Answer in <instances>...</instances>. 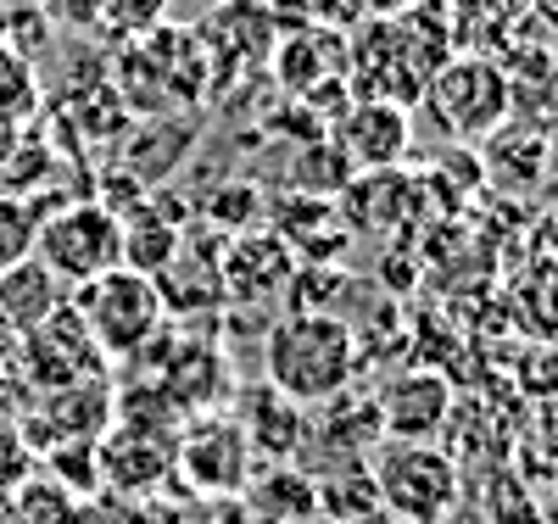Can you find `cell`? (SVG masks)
<instances>
[{
	"mask_svg": "<svg viewBox=\"0 0 558 524\" xmlns=\"http://www.w3.org/2000/svg\"><path fill=\"white\" fill-rule=\"evenodd\" d=\"M17 146H23V134H17L12 123H0V168H7V157H12Z\"/></svg>",
	"mask_w": 558,
	"mask_h": 524,
	"instance_id": "484cf974",
	"label": "cell"
},
{
	"mask_svg": "<svg viewBox=\"0 0 558 524\" xmlns=\"http://www.w3.org/2000/svg\"><path fill=\"white\" fill-rule=\"evenodd\" d=\"M39 107H45V89L34 78V62L17 51V45L0 39V123L23 129L28 118H39Z\"/></svg>",
	"mask_w": 558,
	"mask_h": 524,
	"instance_id": "d6986e66",
	"label": "cell"
},
{
	"mask_svg": "<svg viewBox=\"0 0 558 524\" xmlns=\"http://www.w3.org/2000/svg\"><path fill=\"white\" fill-rule=\"evenodd\" d=\"M202 139V118L184 123V112H157V118H140L123 129L118 139V173H129L140 190H151L162 179H173V168L191 157V146Z\"/></svg>",
	"mask_w": 558,
	"mask_h": 524,
	"instance_id": "7c38bea8",
	"label": "cell"
},
{
	"mask_svg": "<svg viewBox=\"0 0 558 524\" xmlns=\"http://www.w3.org/2000/svg\"><path fill=\"white\" fill-rule=\"evenodd\" d=\"M218 279H223V302H274L291 291L296 257L274 229H246L218 246Z\"/></svg>",
	"mask_w": 558,
	"mask_h": 524,
	"instance_id": "8fae6325",
	"label": "cell"
},
{
	"mask_svg": "<svg viewBox=\"0 0 558 524\" xmlns=\"http://www.w3.org/2000/svg\"><path fill=\"white\" fill-rule=\"evenodd\" d=\"M408 7H418V0H363V12H380V17H391V12H408Z\"/></svg>",
	"mask_w": 558,
	"mask_h": 524,
	"instance_id": "4316f807",
	"label": "cell"
},
{
	"mask_svg": "<svg viewBox=\"0 0 558 524\" xmlns=\"http://www.w3.org/2000/svg\"><path fill=\"white\" fill-rule=\"evenodd\" d=\"M508 95H514V89H508V73L497 62H486V57H447L430 73V84H425L418 101L430 107V118L447 134H458V139H492L502 129V118H508Z\"/></svg>",
	"mask_w": 558,
	"mask_h": 524,
	"instance_id": "5b68a950",
	"label": "cell"
},
{
	"mask_svg": "<svg viewBox=\"0 0 558 524\" xmlns=\"http://www.w3.org/2000/svg\"><path fill=\"white\" fill-rule=\"evenodd\" d=\"M252 441L235 413H202L173 436V468H184L202 497H235L252 486Z\"/></svg>",
	"mask_w": 558,
	"mask_h": 524,
	"instance_id": "8992f818",
	"label": "cell"
},
{
	"mask_svg": "<svg viewBox=\"0 0 558 524\" xmlns=\"http://www.w3.org/2000/svg\"><path fill=\"white\" fill-rule=\"evenodd\" d=\"M0 7H7V12H12V7H28V0H0Z\"/></svg>",
	"mask_w": 558,
	"mask_h": 524,
	"instance_id": "f1b7e54d",
	"label": "cell"
},
{
	"mask_svg": "<svg viewBox=\"0 0 558 524\" xmlns=\"http://www.w3.org/2000/svg\"><path fill=\"white\" fill-rule=\"evenodd\" d=\"M313 508L336 524H363L380 513V497H375V480H368L363 463H336L330 474L313 480Z\"/></svg>",
	"mask_w": 558,
	"mask_h": 524,
	"instance_id": "e0dca14e",
	"label": "cell"
},
{
	"mask_svg": "<svg viewBox=\"0 0 558 524\" xmlns=\"http://www.w3.org/2000/svg\"><path fill=\"white\" fill-rule=\"evenodd\" d=\"M375 413L386 441H436L441 430H452V413H458L452 374L430 363L397 368L375 397Z\"/></svg>",
	"mask_w": 558,
	"mask_h": 524,
	"instance_id": "ba28073f",
	"label": "cell"
},
{
	"mask_svg": "<svg viewBox=\"0 0 558 524\" xmlns=\"http://www.w3.org/2000/svg\"><path fill=\"white\" fill-rule=\"evenodd\" d=\"M241 430L252 441V458H274V463H291L307 447V418L291 397H279L274 386H252L241 391Z\"/></svg>",
	"mask_w": 558,
	"mask_h": 524,
	"instance_id": "9a60e30c",
	"label": "cell"
},
{
	"mask_svg": "<svg viewBox=\"0 0 558 524\" xmlns=\"http://www.w3.org/2000/svg\"><path fill=\"white\" fill-rule=\"evenodd\" d=\"M536 12H542V17H547V23L558 28V0H536Z\"/></svg>",
	"mask_w": 558,
	"mask_h": 524,
	"instance_id": "83f0119b",
	"label": "cell"
},
{
	"mask_svg": "<svg viewBox=\"0 0 558 524\" xmlns=\"http://www.w3.org/2000/svg\"><path fill=\"white\" fill-rule=\"evenodd\" d=\"M12 524H84V508L57 480L28 474V480L12 491Z\"/></svg>",
	"mask_w": 558,
	"mask_h": 524,
	"instance_id": "ffe728a7",
	"label": "cell"
},
{
	"mask_svg": "<svg viewBox=\"0 0 558 524\" xmlns=\"http://www.w3.org/2000/svg\"><path fill=\"white\" fill-rule=\"evenodd\" d=\"M352 68V45L341 28H296L286 45H274V62L268 73L286 84L291 95H318V89H330L341 73Z\"/></svg>",
	"mask_w": 558,
	"mask_h": 524,
	"instance_id": "5bb4252c",
	"label": "cell"
},
{
	"mask_svg": "<svg viewBox=\"0 0 558 524\" xmlns=\"http://www.w3.org/2000/svg\"><path fill=\"white\" fill-rule=\"evenodd\" d=\"M28 407H34V391H28V374H23V336L0 329V424L23 418Z\"/></svg>",
	"mask_w": 558,
	"mask_h": 524,
	"instance_id": "cb8c5ba5",
	"label": "cell"
},
{
	"mask_svg": "<svg viewBox=\"0 0 558 524\" xmlns=\"http://www.w3.org/2000/svg\"><path fill=\"white\" fill-rule=\"evenodd\" d=\"M68 307L78 313V324L89 329V341L101 346L107 363L151 352L157 336H162V324H168V307L157 296V279L134 273V268H112L101 279L78 284V291H68Z\"/></svg>",
	"mask_w": 558,
	"mask_h": 524,
	"instance_id": "3957f363",
	"label": "cell"
},
{
	"mask_svg": "<svg viewBox=\"0 0 558 524\" xmlns=\"http://www.w3.org/2000/svg\"><path fill=\"white\" fill-rule=\"evenodd\" d=\"M62 302H68V291L39 257H23L12 268H0V329H12V336L39 329Z\"/></svg>",
	"mask_w": 558,
	"mask_h": 524,
	"instance_id": "2e32d148",
	"label": "cell"
},
{
	"mask_svg": "<svg viewBox=\"0 0 558 524\" xmlns=\"http://www.w3.org/2000/svg\"><path fill=\"white\" fill-rule=\"evenodd\" d=\"M330 146L347 157L352 173H386L413 146V118L397 101H368V95H352V107L336 118V139H330Z\"/></svg>",
	"mask_w": 558,
	"mask_h": 524,
	"instance_id": "9c48e42d",
	"label": "cell"
},
{
	"mask_svg": "<svg viewBox=\"0 0 558 524\" xmlns=\"http://www.w3.org/2000/svg\"><path fill=\"white\" fill-rule=\"evenodd\" d=\"M101 458V480L123 497H151L168 468H173V436L168 430H140V424H123V430H107L96 441Z\"/></svg>",
	"mask_w": 558,
	"mask_h": 524,
	"instance_id": "4fadbf2b",
	"label": "cell"
},
{
	"mask_svg": "<svg viewBox=\"0 0 558 524\" xmlns=\"http://www.w3.org/2000/svg\"><path fill=\"white\" fill-rule=\"evenodd\" d=\"M363 346L347 318L324 313H286L263 341V386L291 397L296 407H318L357 386Z\"/></svg>",
	"mask_w": 558,
	"mask_h": 524,
	"instance_id": "6da1fadb",
	"label": "cell"
},
{
	"mask_svg": "<svg viewBox=\"0 0 558 524\" xmlns=\"http://www.w3.org/2000/svg\"><path fill=\"white\" fill-rule=\"evenodd\" d=\"M34 257L57 273L62 291H78V284L123 268V218L107 212L101 202L51 207L34 234Z\"/></svg>",
	"mask_w": 558,
	"mask_h": 524,
	"instance_id": "277c9868",
	"label": "cell"
},
{
	"mask_svg": "<svg viewBox=\"0 0 558 524\" xmlns=\"http://www.w3.org/2000/svg\"><path fill=\"white\" fill-rule=\"evenodd\" d=\"M257 508H274L268 519H279V524L307 519V513H318V508H313V480H307L302 468L279 463V468H274V480H263V486H257Z\"/></svg>",
	"mask_w": 558,
	"mask_h": 524,
	"instance_id": "44dd1931",
	"label": "cell"
},
{
	"mask_svg": "<svg viewBox=\"0 0 558 524\" xmlns=\"http://www.w3.org/2000/svg\"><path fill=\"white\" fill-rule=\"evenodd\" d=\"M202 39V57L213 68V84L223 73H252V68H268L274 62V7L263 0H223V7L196 28Z\"/></svg>",
	"mask_w": 558,
	"mask_h": 524,
	"instance_id": "30bf717a",
	"label": "cell"
},
{
	"mask_svg": "<svg viewBox=\"0 0 558 524\" xmlns=\"http://www.w3.org/2000/svg\"><path fill=\"white\" fill-rule=\"evenodd\" d=\"M34 12L57 28H96L101 23V0H34Z\"/></svg>",
	"mask_w": 558,
	"mask_h": 524,
	"instance_id": "d4e9b609",
	"label": "cell"
},
{
	"mask_svg": "<svg viewBox=\"0 0 558 524\" xmlns=\"http://www.w3.org/2000/svg\"><path fill=\"white\" fill-rule=\"evenodd\" d=\"M179 246H184V229H179V223H168V218H157V207L140 202V212H134V218H123V268L157 279V273L173 263V252H179Z\"/></svg>",
	"mask_w": 558,
	"mask_h": 524,
	"instance_id": "ac0fdd59",
	"label": "cell"
},
{
	"mask_svg": "<svg viewBox=\"0 0 558 524\" xmlns=\"http://www.w3.org/2000/svg\"><path fill=\"white\" fill-rule=\"evenodd\" d=\"M107 357L101 346L89 341V329L78 324V313L62 302L39 329L23 336V374H28V391L45 397V391H73V386H96L107 379Z\"/></svg>",
	"mask_w": 558,
	"mask_h": 524,
	"instance_id": "52a82bcc",
	"label": "cell"
},
{
	"mask_svg": "<svg viewBox=\"0 0 558 524\" xmlns=\"http://www.w3.org/2000/svg\"><path fill=\"white\" fill-rule=\"evenodd\" d=\"M168 7L173 0H101V23L96 28H107L112 39H140V34H151V28H162L168 23Z\"/></svg>",
	"mask_w": 558,
	"mask_h": 524,
	"instance_id": "603a6c76",
	"label": "cell"
},
{
	"mask_svg": "<svg viewBox=\"0 0 558 524\" xmlns=\"http://www.w3.org/2000/svg\"><path fill=\"white\" fill-rule=\"evenodd\" d=\"M486 524H542V502L531 497L520 474L497 468L486 480Z\"/></svg>",
	"mask_w": 558,
	"mask_h": 524,
	"instance_id": "7402d4cb",
	"label": "cell"
},
{
	"mask_svg": "<svg viewBox=\"0 0 558 524\" xmlns=\"http://www.w3.org/2000/svg\"><path fill=\"white\" fill-rule=\"evenodd\" d=\"M368 480L391 524H452L463 502V468L436 441H380Z\"/></svg>",
	"mask_w": 558,
	"mask_h": 524,
	"instance_id": "7a4b0ae2",
	"label": "cell"
}]
</instances>
